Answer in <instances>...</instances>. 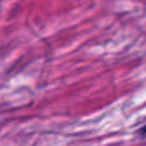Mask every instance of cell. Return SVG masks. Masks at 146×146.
<instances>
[{
    "label": "cell",
    "instance_id": "1",
    "mask_svg": "<svg viewBox=\"0 0 146 146\" xmlns=\"http://www.w3.org/2000/svg\"><path fill=\"white\" fill-rule=\"evenodd\" d=\"M140 133H141V135H146V126L142 127V128L140 129Z\"/></svg>",
    "mask_w": 146,
    "mask_h": 146
}]
</instances>
